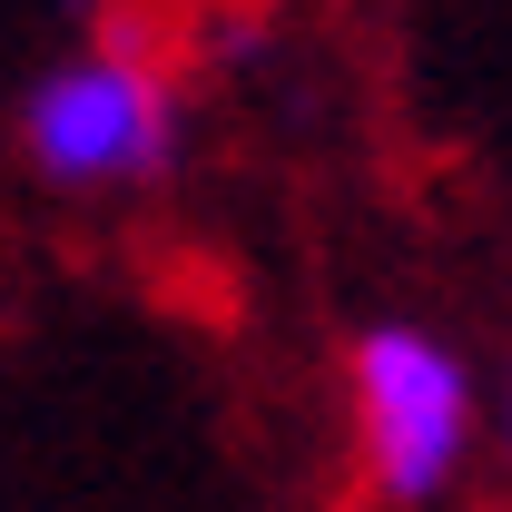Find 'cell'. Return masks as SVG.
<instances>
[{"mask_svg": "<svg viewBox=\"0 0 512 512\" xmlns=\"http://www.w3.org/2000/svg\"><path fill=\"white\" fill-rule=\"evenodd\" d=\"M355 424H365V483L384 503H434L463 463V365L414 325H375L355 345Z\"/></svg>", "mask_w": 512, "mask_h": 512, "instance_id": "cell-1", "label": "cell"}, {"mask_svg": "<svg viewBox=\"0 0 512 512\" xmlns=\"http://www.w3.org/2000/svg\"><path fill=\"white\" fill-rule=\"evenodd\" d=\"M30 158L60 188H109V178H158L168 168V89L158 69L99 50L30 89Z\"/></svg>", "mask_w": 512, "mask_h": 512, "instance_id": "cell-2", "label": "cell"}]
</instances>
